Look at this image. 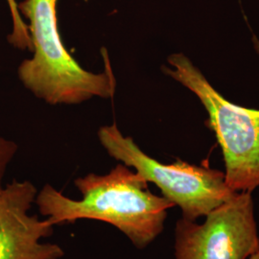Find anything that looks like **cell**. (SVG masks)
Masks as SVG:
<instances>
[{"mask_svg": "<svg viewBox=\"0 0 259 259\" xmlns=\"http://www.w3.org/2000/svg\"><path fill=\"white\" fill-rule=\"evenodd\" d=\"M148 183L123 163L107 175L89 174L75 181L83 198L71 200L47 185L36 203L53 226L91 219L109 223L139 249L147 247L162 232L167 211L174 205L153 194Z\"/></svg>", "mask_w": 259, "mask_h": 259, "instance_id": "1", "label": "cell"}, {"mask_svg": "<svg viewBox=\"0 0 259 259\" xmlns=\"http://www.w3.org/2000/svg\"><path fill=\"white\" fill-rule=\"evenodd\" d=\"M58 0H23L19 13L29 20L34 56L19 67L21 83L51 105L79 104L93 97L111 98L116 82L105 57L106 69L95 74L84 70L65 48L58 27Z\"/></svg>", "mask_w": 259, "mask_h": 259, "instance_id": "2", "label": "cell"}, {"mask_svg": "<svg viewBox=\"0 0 259 259\" xmlns=\"http://www.w3.org/2000/svg\"><path fill=\"white\" fill-rule=\"evenodd\" d=\"M165 74L185 85L200 99L208 114L222 150L226 183L236 192H252L259 185V110L228 101L207 81L193 63L182 53L169 56Z\"/></svg>", "mask_w": 259, "mask_h": 259, "instance_id": "3", "label": "cell"}, {"mask_svg": "<svg viewBox=\"0 0 259 259\" xmlns=\"http://www.w3.org/2000/svg\"><path fill=\"white\" fill-rule=\"evenodd\" d=\"M98 138L111 157L157 185L165 199L181 208L184 219L196 221L204 217L237 193L227 185L225 173L219 170L180 159L163 164L149 157L132 138L121 134L116 124L102 127Z\"/></svg>", "mask_w": 259, "mask_h": 259, "instance_id": "4", "label": "cell"}, {"mask_svg": "<svg viewBox=\"0 0 259 259\" xmlns=\"http://www.w3.org/2000/svg\"><path fill=\"white\" fill-rule=\"evenodd\" d=\"M202 224L180 219L175 230L176 259H248L258 249L251 192H237L204 216Z\"/></svg>", "mask_w": 259, "mask_h": 259, "instance_id": "5", "label": "cell"}, {"mask_svg": "<svg viewBox=\"0 0 259 259\" xmlns=\"http://www.w3.org/2000/svg\"><path fill=\"white\" fill-rule=\"evenodd\" d=\"M37 189L30 182L14 181L0 190V259H62L63 249L39 240L53 234L54 226L29 215Z\"/></svg>", "mask_w": 259, "mask_h": 259, "instance_id": "6", "label": "cell"}, {"mask_svg": "<svg viewBox=\"0 0 259 259\" xmlns=\"http://www.w3.org/2000/svg\"><path fill=\"white\" fill-rule=\"evenodd\" d=\"M7 3L13 21V30L8 37L10 44L21 50L27 49L32 51V44L28 25L20 16L18 2L16 0H7Z\"/></svg>", "mask_w": 259, "mask_h": 259, "instance_id": "7", "label": "cell"}, {"mask_svg": "<svg viewBox=\"0 0 259 259\" xmlns=\"http://www.w3.org/2000/svg\"><path fill=\"white\" fill-rule=\"evenodd\" d=\"M17 150L18 145L15 142L0 137V190L2 189L1 183L6 168L17 153Z\"/></svg>", "mask_w": 259, "mask_h": 259, "instance_id": "8", "label": "cell"}, {"mask_svg": "<svg viewBox=\"0 0 259 259\" xmlns=\"http://www.w3.org/2000/svg\"><path fill=\"white\" fill-rule=\"evenodd\" d=\"M252 41H253V47H254V49L256 50V52L259 54V39H257L256 37H253V39H252Z\"/></svg>", "mask_w": 259, "mask_h": 259, "instance_id": "9", "label": "cell"}, {"mask_svg": "<svg viewBox=\"0 0 259 259\" xmlns=\"http://www.w3.org/2000/svg\"><path fill=\"white\" fill-rule=\"evenodd\" d=\"M248 259H259V247L258 249L255 250Z\"/></svg>", "mask_w": 259, "mask_h": 259, "instance_id": "10", "label": "cell"}]
</instances>
